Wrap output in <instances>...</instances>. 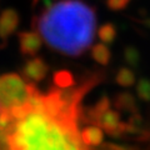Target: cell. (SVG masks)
I'll return each instance as SVG.
<instances>
[{
  "mask_svg": "<svg viewBox=\"0 0 150 150\" xmlns=\"http://www.w3.org/2000/svg\"><path fill=\"white\" fill-rule=\"evenodd\" d=\"M137 94L144 101H150V80L140 79L137 83Z\"/></svg>",
  "mask_w": 150,
  "mask_h": 150,
  "instance_id": "9a60e30c",
  "label": "cell"
},
{
  "mask_svg": "<svg viewBox=\"0 0 150 150\" xmlns=\"http://www.w3.org/2000/svg\"><path fill=\"white\" fill-rule=\"evenodd\" d=\"M80 139L85 146H98L104 140V130L96 125L85 126L80 130Z\"/></svg>",
  "mask_w": 150,
  "mask_h": 150,
  "instance_id": "ba28073f",
  "label": "cell"
},
{
  "mask_svg": "<svg viewBox=\"0 0 150 150\" xmlns=\"http://www.w3.org/2000/svg\"><path fill=\"white\" fill-rule=\"evenodd\" d=\"M124 59L130 67H138L140 64V53L134 46H126L124 51Z\"/></svg>",
  "mask_w": 150,
  "mask_h": 150,
  "instance_id": "5bb4252c",
  "label": "cell"
},
{
  "mask_svg": "<svg viewBox=\"0 0 150 150\" xmlns=\"http://www.w3.org/2000/svg\"><path fill=\"white\" fill-rule=\"evenodd\" d=\"M34 25L49 48L68 56H80L94 41L96 14L83 0H60L36 18Z\"/></svg>",
  "mask_w": 150,
  "mask_h": 150,
  "instance_id": "7a4b0ae2",
  "label": "cell"
},
{
  "mask_svg": "<svg viewBox=\"0 0 150 150\" xmlns=\"http://www.w3.org/2000/svg\"><path fill=\"white\" fill-rule=\"evenodd\" d=\"M118 35V29L112 23H105L98 29V36L104 44H112Z\"/></svg>",
  "mask_w": 150,
  "mask_h": 150,
  "instance_id": "7c38bea8",
  "label": "cell"
},
{
  "mask_svg": "<svg viewBox=\"0 0 150 150\" xmlns=\"http://www.w3.org/2000/svg\"><path fill=\"white\" fill-rule=\"evenodd\" d=\"M20 16L13 8H8L0 13V41L5 44L14 33L16 31Z\"/></svg>",
  "mask_w": 150,
  "mask_h": 150,
  "instance_id": "52a82bcc",
  "label": "cell"
},
{
  "mask_svg": "<svg viewBox=\"0 0 150 150\" xmlns=\"http://www.w3.org/2000/svg\"><path fill=\"white\" fill-rule=\"evenodd\" d=\"M31 1H33V6H35V5H36V4H38V3H39V1H40V0H31Z\"/></svg>",
  "mask_w": 150,
  "mask_h": 150,
  "instance_id": "e0dca14e",
  "label": "cell"
},
{
  "mask_svg": "<svg viewBox=\"0 0 150 150\" xmlns=\"http://www.w3.org/2000/svg\"><path fill=\"white\" fill-rule=\"evenodd\" d=\"M114 105L118 110L131 111V112H134V114L138 110L137 100H135V98L128 91H123V93L116 94V96L114 99Z\"/></svg>",
  "mask_w": 150,
  "mask_h": 150,
  "instance_id": "9c48e42d",
  "label": "cell"
},
{
  "mask_svg": "<svg viewBox=\"0 0 150 150\" xmlns=\"http://www.w3.org/2000/svg\"><path fill=\"white\" fill-rule=\"evenodd\" d=\"M3 111V109H1V108H0V112H1Z\"/></svg>",
  "mask_w": 150,
  "mask_h": 150,
  "instance_id": "ac0fdd59",
  "label": "cell"
},
{
  "mask_svg": "<svg viewBox=\"0 0 150 150\" xmlns=\"http://www.w3.org/2000/svg\"><path fill=\"white\" fill-rule=\"evenodd\" d=\"M89 121L93 125H96L111 137H120L131 130H137L130 123H123L120 119L119 111L111 109L110 100L106 96H103L93 108L88 111Z\"/></svg>",
  "mask_w": 150,
  "mask_h": 150,
  "instance_id": "277c9868",
  "label": "cell"
},
{
  "mask_svg": "<svg viewBox=\"0 0 150 150\" xmlns=\"http://www.w3.org/2000/svg\"><path fill=\"white\" fill-rule=\"evenodd\" d=\"M90 50H91L90 51V53H91V58L95 60L98 64L106 67V65L110 63V60H111V51L106 46V44H104V43L95 44V45H93V48Z\"/></svg>",
  "mask_w": 150,
  "mask_h": 150,
  "instance_id": "30bf717a",
  "label": "cell"
},
{
  "mask_svg": "<svg viewBox=\"0 0 150 150\" xmlns=\"http://www.w3.org/2000/svg\"><path fill=\"white\" fill-rule=\"evenodd\" d=\"M41 93L15 111L8 138L9 150H86L80 139V106L51 112L41 106Z\"/></svg>",
  "mask_w": 150,
  "mask_h": 150,
  "instance_id": "6da1fadb",
  "label": "cell"
},
{
  "mask_svg": "<svg viewBox=\"0 0 150 150\" xmlns=\"http://www.w3.org/2000/svg\"><path fill=\"white\" fill-rule=\"evenodd\" d=\"M18 41L20 53L25 56H35V54L40 50L43 45V38L39 31L25 30L18 33Z\"/></svg>",
  "mask_w": 150,
  "mask_h": 150,
  "instance_id": "8992f818",
  "label": "cell"
},
{
  "mask_svg": "<svg viewBox=\"0 0 150 150\" xmlns=\"http://www.w3.org/2000/svg\"><path fill=\"white\" fill-rule=\"evenodd\" d=\"M115 83L123 88H130L137 83L135 73L131 70V68H120L115 74Z\"/></svg>",
  "mask_w": 150,
  "mask_h": 150,
  "instance_id": "8fae6325",
  "label": "cell"
},
{
  "mask_svg": "<svg viewBox=\"0 0 150 150\" xmlns=\"http://www.w3.org/2000/svg\"><path fill=\"white\" fill-rule=\"evenodd\" d=\"M38 91L35 84L26 81L19 74L0 75V108L3 110L14 111L25 108Z\"/></svg>",
  "mask_w": 150,
  "mask_h": 150,
  "instance_id": "3957f363",
  "label": "cell"
},
{
  "mask_svg": "<svg viewBox=\"0 0 150 150\" xmlns=\"http://www.w3.org/2000/svg\"><path fill=\"white\" fill-rule=\"evenodd\" d=\"M130 1L131 0H105L106 6L109 8L110 10H114V11L123 10V9H125L129 5Z\"/></svg>",
  "mask_w": 150,
  "mask_h": 150,
  "instance_id": "2e32d148",
  "label": "cell"
},
{
  "mask_svg": "<svg viewBox=\"0 0 150 150\" xmlns=\"http://www.w3.org/2000/svg\"><path fill=\"white\" fill-rule=\"evenodd\" d=\"M49 65L43 58L30 56V59L25 60L20 69V75L26 81L31 84H38L43 81L49 74Z\"/></svg>",
  "mask_w": 150,
  "mask_h": 150,
  "instance_id": "5b68a950",
  "label": "cell"
},
{
  "mask_svg": "<svg viewBox=\"0 0 150 150\" xmlns=\"http://www.w3.org/2000/svg\"><path fill=\"white\" fill-rule=\"evenodd\" d=\"M53 81L58 89H69L75 85L73 74L68 70H59V71L54 73Z\"/></svg>",
  "mask_w": 150,
  "mask_h": 150,
  "instance_id": "4fadbf2b",
  "label": "cell"
}]
</instances>
